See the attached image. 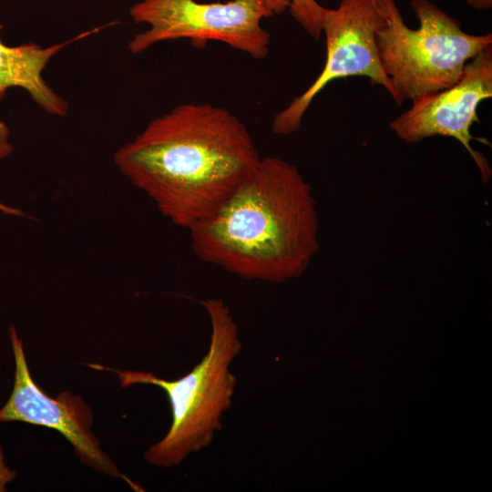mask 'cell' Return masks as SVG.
<instances>
[{
  "label": "cell",
  "mask_w": 492,
  "mask_h": 492,
  "mask_svg": "<svg viewBox=\"0 0 492 492\" xmlns=\"http://www.w3.org/2000/svg\"><path fill=\"white\" fill-rule=\"evenodd\" d=\"M0 211L5 214L15 215L18 217L24 215V213L20 210L6 206L1 202H0Z\"/></svg>",
  "instance_id": "cell-14"
},
{
  "label": "cell",
  "mask_w": 492,
  "mask_h": 492,
  "mask_svg": "<svg viewBox=\"0 0 492 492\" xmlns=\"http://www.w3.org/2000/svg\"><path fill=\"white\" fill-rule=\"evenodd\" d=\"M200 303L211 323L209 350L202 360L177 380L159 378L151 372L117 370L89 364L97 369L114 372L122 388L152 384L164 390L170 405L171 425L167 434L144 453L148 463L158 467L180 465L190 454L209 446L221 429V416L230 409L237 379L230 371L242 343L230 308L220 299Z\"/></svg>",
  "instance_id": "cell-3"
},
{
  "label": "cell",
  "mask_w": 492,
  "mask_h": 492,
  "mask_svg": "<svg viewBox=\"0 0 492 492\" xmlns=\"http://www.w3.org/2000/svg\"><path fill=\"white\" fill-rule=\"evenodd\" d=\"M383 20L375 32L378 56L402 106L456 84L466 63L492 34L473 35L429 0H411L419 26H406L395 0H377Z\"/></svg>",
  "instance_id": "cell-4"
},
{
  "label": "cell",
  "mask_w": 492,
  "mask_h": 492,
  "mask_svg": "<svg viewBox=\"0 0 492 492\" xmlns=\"http://www.w3.org/2000/svg\"><path fill=\"white\" fill-rule=\"evenodd\" d=\"M466 5L477 11H487L492 8V0H463Z\"/></svg>",
  "instance_id": "cell-13"
},
{
  "label": "cell",
  "mask_w": 492,
  "mask_h": 492,
  "mask_svg": "<svg viewBox=\"0 0 492 492\" xmlns=\"http://www.w3.org/2000/svg\"><path fill=\"white\" fill-rule=\"evenodd\" d=\"M271 16L290 10L294 20L313 38L322 35V24L325 7L316 0H260Z\"/></svg>",
  "instance_id": "cell-10"
},
{
  "label": "cell",
  "mask_w": 492,
  "mask_h": 492,
  "mask_svg": "<svg viewBox=\"0 0 492 492\" xmlns=\"http://www.w3.org/2000/svg\"><path fill=\"white\" fill-rule=\"evenodd\" d=\"M318 226L311 186L298 168L267 156L189 231L201 261L243 279L282 282L307 270L320 248Z\"/></svg>",
  "instance_id": "cell-2"
},
{
  "label": "cell",
  "mask_w": 492,
  "mask_h": 492,
  "mask_svg": "<svg viewBox=\"0 0 492 492\" xmlns=\"http://www.w3.org/2000/svg\"><path fill=\"white\" fill-rule=\"evenodd\" d=\"M9 338L15 360L14 385L0 408V424L21 422L56 430L72 445L85 465L104 475L127 479L92 431L91 407L71 392H61L56 398L46 394L30 374L23 342L14 326L9 328Z\"/></svg>",
  "instance_id": "cell-8"
},
{
  "label": "cell",
  "mask_w": 492,
  "mask_h": 492,
  "mask_svg": "<svg viewBox=\"0 0 492 492\" xmlns=\"http://www.w3.org/2000/svg\"><path fill=\"white\" fill-rule=\"evenodd\" d=\"M492 97V44L484 46L450 87L411 101V107L389 123L390 129L405 143H415L436 136L456 139L477 166L483 183L489 181L492 170L487 158L474 149L471 141L487 139L471 135L474 123H479L478 106Z\"/></svg>",
  "instance_id": "cell-7"
},
{
  "label": "cell",
  "mask_w": 492,
  "mask_h": 492,
  "mask_svg": "<svg viewBox=\"0 0 492 492\" xmlns=\"http://www.w3.org/2000/svg\"><path fill=\"white\" fill-rule=\"evenodd\" d=\"M3 27L0 23V32ZM89 34L86 32L74 39L48 47L34 43L8 46L0 40V98H3L7 88L21 87L46 112L65 116L68 104L46 83L42 73L50 59L64 46Z\"/></svg>",
  "instance_id": "cell-9"
},
{
  "label": "cell",
  "mask_w": 492,
  "mask_h": 492,
  "mask_svg": "<svg viewBox=\"0 0 492 492\" xmlns=\"http://www.w3.org/2000/svg\"><path fill=\"white\" fill-rule=\"evenodd\" d=\"M8 138L9 129L5 123L0 120V160L8 157L13 151V147Z\"/></svg>",
  "instance_id": "cell-12"
},
{
  "label": "cell",
  "mask_w": 492,
  "mask_h": 492,
  "mask_svg": "<svg viewBox=\"0 0 492 492\" xmlns=\"http://www.w3.org/2000/svg\"><path fill=\"white\" fill-rule=\"evenodd\" d=\"M16 472L6 463L3 447L0 442V492L6 491L7 485L16 477Z\"/></svg>",
  "instance_id": "cell-11"
},
{
  "label": "cell",
  "mask_w": 492,
  "mask_h": 492,
  "mask_svg": "<svg viewBox=\"0 0 492 492\" xmlns=\"http://www.w3.org/2000/svg\"><path fill=\"white\" fill-rule=\"evenodd\" d=\"M261 158L237 116L210 103H185L153 118L114 161L165 217L189 230L210 217Z\"/></svg>",
  "instance_id": "cell-1"
},
{
  "label": "cell",
  "mask_w": 492,
  "mask_h": 492,
  "mask_svg": "<svg viewBox=\"0 0 492 492\" xmlns=\"http://www.w3.org/2000/svg\"><path fill=\"white\" fill-rule=\"evenodd\" d=\"M383 20L377 0H339L335 8H325L322 34L326 56L313 82L295 97L272 120L277 135L297 132L315 97L332 81L350 77H367L395 98L394 87L382 67L375 32Z\"/></svg>",
  "instance_id": "cell-6"
},
{
  "label": "cell",
  "mask_w": 492,
  "mask_h": 492,
  "mask_svg": "<svg viewBox=\"0 0 492 492\" xmlns=\"http://www.w3.org/2000/svg\"><path fill=\"white\" fill-rule=\"evenodd\" d=\"M129 15L135 23L149 26L129 41L128 49L133 54L177 39H189L197 47L209 41L221 42L255 59L269 53L271 35L261 20L271 15L260 0H140Z\"/></svg>",
  "instance_id": "cell-5"
}]
</instances>
